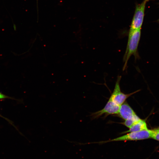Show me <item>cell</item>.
I'll list each match as a JSON object with an SVG mask.
<instances>
[{"instance_id":"6da1fadb","label":"cell","mask_w":159,"mask_h":159,"mask_svg":"<svg viewBox=\"0 0 159 159\" xmlns=\"http://www.w3.org/2000/svg\"><path fill=\"white\" fill-rule=\"evenodd\" d=\"M141 29H138L129 32L126 48L123 57L124 63L122 68L123 71L125 69L128 60L131 55H133L135 59L139 57L138 49L141 37Z\"/></svg>"},{"instance_id":"7a4b0ae2","label":"cell","mask_w":159,"mask_h":159,"mask_svg":"<svg viewBox=\"0 0 159 159\" xmlns=\"http://www.w3.org/2000/svg\"><path fill=\"white\" fill-rule=\"evenodd\" d=\"M153 130H147L141 131L130 132L122 136L111 140L99 142L104 143L110 142L137 140L152 138Z\"/></svg>"},{"instance_id":"3957f363","label":"cell","mask_w":159,"mask_h":159,"mask_svg":"<svg viewBox=\"0 0 159 159\" xmlns=\"http://www.w3.org/2000/svg\"><path fill=\"white\" fill-rule=\"evenodd\" d=\"M148 1L144 0L141 4L136 5L129 32L141 29L143 21L146 5Z\"/></svg>"},{"instance_id":"277c9868","label":"cell","mask_w":159,"mask_h":159,"mask_svg":"<svg viewBox=\"0 0 159 159\" xmlns=\"http://www.w3.org/2000/svg\"><path fill=\"white\" fill-rule=\"evenodd\" d=\"M121 76H118L116 82L114 90L110 98L115 104L120 106L124 103L126 100L136 91L128 94H125L122 92L120 87V82Z\"/></svg>"},{"instance_id":"5b68a950","label":"cell","mask_w":159,"mask_h":159,"mask_svg":"<svg viewBox=\"0 0 159 159\" xmlns=\"http://www.w3.org/2000/svg\"><path fill=\"white\" fill-rule=\"evenodd\" d=\"M120 106L115 104L110 98L104 108L92 114L93 117H98L104 114L107 115L118 114Z\"/></svg>"},{"instance_id":"8992f818","label":"cell","mask_w":159,"mask_h":159,"mask_svg":"<svg viewBox=\"0 0 159 159\" xmlns=\"http://www.w3.org/2000/svg\"><path fill=\"white\" fill-rule=\"evenodd\" d=\"M118 114L120 116L125 120L136 114L132 108L126 102H124L120 106Z\"/></svg>"},{"instance_id":"52a82bcc","label":"cell","mask_w":159,"mask_h":159,"mask_svg":"<svg viewBox=\"0 0 159 159\" xmlns=\"http://www.w3.org/2000/svg\"><path fill=\"white\" fill-rule=\"evenodd\" d=\"M148 129L145 121L141 119L135 123L127 131L124 132V133L135 132Z\"/></svg>"},{"instance_id":"ba28073f","label":"cell","mask_w":159,"mask_h":159,"mask_svg":"<svg viewBox=\"0 0 159 159\" xmlns=\"http://www.w3.org/2000/svg\"><path fill=\"white\" fill-rule=\"evenodd\" d=\"M140 119L135 114L125 120V121L122 123V124L127 127L130 128L132 125Z\"/></svg>"},{"instance_id":"9c48e42d","label":"cell","mask_w":159,"mask_h":159,"mask_svg":"<svg viewBox=\"0 0 159 159\" xmlns=\"http://www.w3.org/2000/svg\"><path fill=\"white\" fill-rule=\"evenodd\" d=\"M153 130L152 138L159 141V129Z\"/></svg>"},{"instance_id":"30bf717a","label":"cell","mask_w":159,"mask_h":159,"mask_svg":"<svg viewBox=\"0 0 159 159\" xmlns=\"http://www.w3.org/2000/svg\"><path fill=\"white\" fill-rule=\"evenodd\" d=\"M5 98L12 99V98L8 96L5 95H4L0 92V99Z\"/></svg>"},{"instance_id":"8fae6325","label":"cell","mask_w":159,"mask_h":159,"mask_svg":"<svg viewBox=\"0 0 159 159\" xmlns=\"http://www.w3.org/2000/svg\"><path fill=\"white\" fill-rule=\"evenodd\" d=\"M38 0H36V1H37V10L38 15Z\"/></svg>"},{"instance_id":"7c38bea8","label":"cell","mask_w":159,"mask_h":159,"mask_svg":"<svg viewBox=\"0 0 159 159\" xmlns=\"http://www.w3.org/2000/svg\"><path fill=\"white\" fill-rule=\"evenodd\" d=\"M0 116L5 119L6 120H7L8 121H9V123L11 124H12V123H11L10 122V121L9 120H8L7 119H6L4 117H3V116H2L0 114Z\"/></svg>"}]
</instances>
